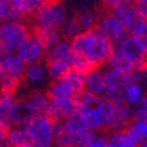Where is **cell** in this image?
<instances>
[{"mask_svg":"<svg viewBox=\"0 0 147 147\" xmlns=\"http://www.w3.org/2000/svg\"><path fill=\"white\" fill-rule=\"evenodd\" d=\"M70 43L74 54L86 57L96 66L108 63L114 51L113 42L97 30L78 34Z\"/></svg>","mask_w":147,"mask_h":147,"instance_id":"1","label":"cell"},{"mask_svg":"<svg viewBox=\"0 0 147 147\" xmlns=\"http://www.w3.org/2000/svg\"><path fill=\"white\" fill-rule=\"evenodd\" d=\"M25 68L26 64L16 54H4L0 58V93L15 95Z\"/></svg>","mask_w":147,"mask_h":147,"instance_id":"2","label":"cell"},{"mask_svg":"<svg viewBox=\"0 0 147 147\" xmlns=\"http://www.w3.org/2000/svg\"><path fill=\"white\" fill-rule=\"evenodd\" d=\"M133 122V110L125 101H109L104 98L102 129L109 131L125 130Z\"/></svg>","mask_w":147,"mask_h":147,"instance_id":"3","label":"cell"},{"mask_svg":"<svg viewBox=\"0 0 147 147\" xmlns=\"http://www.w3.org/2000/svg\"><path fill=\"white\" fill-rule=\"evenodd\" d=\"M55 121L47 116H37L25 126L30 143L40 147H51L54 144Z\"/></svg>","mask_w":147,"mask_h":147,"instance_id":"4","label":"cell"},{"mask_svg":"<svg viewBox=\"0 0 147 147\" xmlns=\"http://www.w3.org/2000/svg\"><path fill=\"white\" fill-rule=\"evenodd\" d=\"M30 32L20 21L0 24V42L5 54H16L18 47L28 40Z\"/></svg>","mask_w":147,"mask_h":147,"instance_id":"5","label":"cell"},{"mask_svg":"<svg viewBox=\"0 0 147 147\" xmlns=\"http://www.w3.org/2000/svg\"><path fill=\"white\" fill-rule=\"evenodd\" d=\"M66 18H67L66 11L54 1L43 5L34 15L36 26L47 28V29H58V30L62 28L63 22L66 21Z\"/></svg>","mask_w":147,"mask_h":147,"instance_id":"6","label":"cell"},{"mask_svg":"<svg viewBox=\"0 0 147 147\" xmlns=\"http://www.w3.org/2000/svg\"><path fill=\"white\" fill-rule=\"evenodd\" d=\"M104 74L107 83V92L104 98L109 101H123V93L126 87L131 83V76L110 68Z\"/></svg>","mask_w":147,"mask_h":147,"instance_id":"7","label":"cell"},{"mask_svg":"<svg viewBox=\"0 0 147 147\" xmlns=\"http://www.w3.org/2000/svg\"><path fill=\"white\" fill-rule=\"evenodd\" d=\"M114 49H118L134 63L135 71H147V50L130 34Z\"/></svg>","mask_w":147,"mask_h":147,"instance_id":"8","label":"cell"},{"mask_svg":"<svg viewBox=\"0 0 147 147\" xmlns=\"http://www.w3.org/2000/svg\"><path fill=\"white\" fill-rule=\"evenodd\" d=\"M96 30L100 32L101 34H104L105 37H108L113 42L114 47H117L129 36V32L126 30L125 28H123V25L112 13L102 16L98 20Z\"/></svg>","mask_w":147,"mask_h":147,"instance_id":"9","label":"cell"},{"mask_svg":"<svg viewBox=\"0 0 147 147\" xmlns=\"http://www.w3.org/2000/svg\"><path fill=\"white\" fill-rule=\"evenodd\" d=\"M16 55H17L18 58L21 59L26 66H29V64L40 63V62L42 61V58H45L46 50L30 34V36L28 37V40L18 47V50L16 51Z\"/></svg>","mask_w":147,"mask_h":147,"instance_id":"10","label":"cell"},{"mask_svg":"<svg viewBox=\"0 0 147 147\" xmlns=\"http://www.w3.org/2000/svg\"><path fill=\"white\" fill-rule=\"evenodd\" d=\"M78 112L76 98L70 100H50L49 110L46 116L50 117L54 121H64L70 116L75 114Z\"/></svg>","mask_w":147,"mask_h":147,"instance_id":"11","label":"cell"},{"mask_svg":"<svg viewBox=\"0 0 147 147\" xmlns=\"http://www.w3.org/2000/svg\"><path fill=\"white\" fill-rule=\"evenodd\" d=\"M34 117L36 114L33 113L26 97L15 101L12 109V125H15L16 127H21V126L25 127Z\"/></svg>","mask_w":147,"mask_h":147,"instance_id":"12","label":"cell"},{"mask_svg":"<svg viewBox=\"0 0 147 147\" xmlns=\"http://www.w3.org/2000/svg\"><path fill=\"white\" fill-rule=\"evenodd\" d=\"M84 91L97 97L104 98L107 92V83H105V74L100 70L92 71L84 78Z\"/></svg>","mask_w":147,"mask_h":147,"instance_id":"13","label":"cell"},{"mask_svg":"<svg viewBox=\"0 0 147 147\" xmlns=\"http://www.w3.org/2000/svg\"><path fill=\"white\" fill-rule=\"evenodd\" d=\"M74 51L71 47V43L67 41H61L54 47L46 51L45 59L47 63H55V62H71L72 63Z\"/></svg>","mask_w":147,"mask_h":147,"instance_id":"14","label":"cell"},{"mask_svg":"<svg viewBox=\"0 0 147 147\" xmlns=\"http://www.w3.org/2000/svg\"><path fill=\"white\" fill-rule=\"evenodd\" d=\"M32 36L45 47L46 51L54 47L58 42H61V32L58 29H47V28L36 26L32 30Z\"/></svg>","mask_w":147,"mask_h":147,"instance_id":"15","label":"cell"},{"mask_svg":"<svg viewBox=\"0 0 147 147\" xmlns=\"http://www.w3.org/2000/svg\"><path fill=\"white\" fill-rule=\"evenodd\" d=\"M47 96L50 100H70V98H76L78 93L62 78L51 83V86L47 89Z\"/></svg>","mask_w":147,"mask_h":147,"instance_id":"16","label":"cell"},{"mask_svg":"<svg viewBox=\"0 0 147 147\" xmlns=\"http://www.w3.org/2000/svg\"><path fill=\"white\" fill-rule=\"evenodd\" d=\"M24 78L28 82V84H30V86H42L43 83L46 82V79L49 78L47 68L42 63L29 64L25 68Z\"/></svg>","mask_w":147,"mask_h":147,"instance_id":"17","label":"cell"},{"mask_svg":"<svg viewBox=\"0 0 147 147\" xmlns=\"http://www.w3.org/2000/svg\"><path fill=\"white\" fill-rule=\"evenodd\" d=\"M15 95L0 93V125L12 129V109L15 104Z\"/></svg>","mask_w":147,"mask_h":147,"instance_id":"18","label":"cell"},{"mask_svg":"<svg viewBox=\"0 0 147 147\" xmlns=\"http://www.w3.org/2000/svg\"><path fill=\"white\" fill-rule=\"evenodd\" d=\"M108 63H109L110 70H116L118 72L126 74V75H130L131 72L135 71L134 63L129 58H126L118 49H114L113 54H112L110 59L108 61Z\"/></svg>","mask_w":147,"mask_h":147,"instance_id":"19","label":"cell"},{"mask_svg":"<svg viewBox=\"0 0 147 147\" xmlns=\"http://www.w3.org/2000/svg\"><path fill=\"white\" fill-rule=\"evenodd\" d=\"M28 102L30 105L33 113L37 116H46L47 110H49L50 105V98L47 96V93H42V92H36L32 93L26 97Z\"/></svg>","mask_w":147,"mask_h":147,"instance_id":"20","label":"cell"},{"mask_svg":"<svg viewBox=\"0 0 147 147\" xmlns=\"http://www.w3.org/2000/svg\"><path fill=\"white\" fill-rule=\"evenodd\" d=\"M62 127H63L64 131H67L68 134L74 135L75 138H78L82 133L88 130V127H87L86 122L82 118L79 112H76L75 114H72V116H70L64 121H62Z\"/></svg>","mask_w":147,"mask_h":147,"instance_id":"21","label":"cell"},{"mask_svg":"<svg viewBox=\"0 0 147 147\" xmlns=\"http://www.w3.org/2000/svg\"><path fill=\"white\" fill-rule=\"evenodd\" d=\"M112 15L118 20L121 24L123 25L127 32H130L133 29V26L135 25V22L139 20L135 13V9L134 5H130V7H123V8H119L116 9V11H112Z\"/></svg>","mask_w":147,"mask_h":147,"instance_id":"22","label":"cell"},{"mask_svg":"<svg viewBox=\"0 0 147 147\" xmlns=\"http://www.w3.org/2000/svg\"><path fill=\"white\" fill-rule=\"evenodd\" d=\"M12 1L21 16L36 15L43 5L49 3V0H12Z\"/></svg>","mask_w":147,"mask_h":147,"instance_id":"23","label":"cell"},{"mask_svg":"<svg viewBox=\"0 0 147 147\" xmlns=\"http://www.w3.org/2000/svg\"><path fill=\"white\" fill-rule=\"evenodd\" d=\"M30 143L29 135L25 127H13L7 135V146L8 147H22Z\"/></svg>","mask_w":147,"mask_h":147,"instance_id":"24","label":"cell"},{"mask_svg":"<svg viewBox=\"0 0 147 147\" xmlns=\"http://www.w3.org/2000/svg\"><path fill=\"white\" fill-rule=\"evenodd\" d=\"M22 17L12 0H0V24L17 21Z\"/></svg>","mask_w":147,"mask_h":147,"instance_id":"25","label":"cell"},{"mask_svg":"<svg viewBox=\"0 0 147 147\" xmlns=\"http://www.w3.org/2000/svg\"><path fill=\"white\" fill-rule=\"evenodd\" d=\"M144 97V92L143 88L141 87V84L138 83H130L125 89L123 93V101L129 107H135L143 100Z\"/></svg>","mask_w":147,"mask_h":147,"instance_id":"26","label":"cell"},{"mask_svg":"<svg viewBox=\"0 0 147 147\" xmlns=\"http://www.w3.org/2000/svg\"><path fill=\"white\" fill-rule=\"evenodd\" d=\"M95 70H97V66H96L93 62H91L88 58H86V57L74 54L72 71L80 74V75H83V76H87L88 74H91L92 71H95Z\"/></svg>","mask_w":147,"mask_h":147,"instance_id":"27","label":"cell"},{"mask_svg":"<svg viewBox=\"0 0 147 147\" xmlns=\"http://www.w3.org/2000/svg\"><path fill=\"white\" fill-rule=\"evenodd\" d=\"M98 20H100V18H98L97 13L93 12V11H86V12L80 13V15L78 16V21H79L82 33L96 30Z\"/></svg>","mask_w":147,"mask_h":147,"instance_id":"28","label":"cell"},{"mask_svg":"<svg viewBox=\"0 0 147 147\" xmlns=\"http://www.w3.org/2000/svg\"><path fill=\"white\" fill-rule=\"evenodd\" d=\"M129 34H130L133 38H135V40L147 50V21H144V20H138V21L135 22V25L133 26V29L129 32Z\"/></svg>","mask_w":147,"mask_h":147,"instance_id":"29","label":"cell"},{"mask_svg":"<svg viewBox=\"0 0 147 147\" xmlns=\"http://www.w3.org/2000/svg\"><path fill=\"white\" fill-rule=\"evenodd\" d=\"M82 33V29H80L79 21H78V17H67L66 21L63 22L61 28V34H63L64 37L67 38H75L78 34Z\"/></svg>","mask_w":147,"mask_h":147,"instance_id":"30","label":"cell"},{"mask_svg":"<svg viewBox=\"0 0 147 147\" xmlns=\"http://www.w3.org/2000/svg\"><path fill=\"white\" fill-rule=\"evenodd\" d=\"M84 78L86 76H83V75H80V74L71 70L70 72H67L64 75L63 79L66 80V82L70 84L71 88L79 95V93H82V92L84 91Z\"/></svg>","mask_w":147,"mask_h":147,"instance_id":"31","label":"cell"},{"mask_svg":"<svg viewBox=\"0 0 147 147\" xmlns=\"http://www.w3.org/2000/svg\"><path fill=\"white\" fill-rule=\"evenodd\" d=\"M133 121H147V96L138 105L133 107Z\"/></svg>","mask_w":147,"mask_h":147,"instance_id":"32","label":"cell"},{"mask_svg":"<svg viewBox=\"0 0 147 147\" xmlns=\"http://www.w3.org/2000/svg\"><path fill=\"white\" fill-rule=\"evenodd\" d=\"M96 138H97L96 133L93 131V130H89L88 129V130L82 133V134L76 138V144H75V146L76 147H89L93 143V141H95Z\"/></svg>","mask_w":147,"mask_h":147,"instance_id":"33","label":"cell"},{"mask_svg":"<svg viewBox=\"0 0 147 147\" xmlns=\"http://www.w3.org/2000/svg\"><path fill=\"white\" fill-rule=\"evenodd\" d=\"M105 5L110 9V11H116V9L123 8V7H130L134 5L135 0H104Z\"/></svg>","mask_w":147,"mask_h":147,"instance_id":"34","label":"cell"},{"mask_svg":"<svg viewBox=\"0 0 147 147\" xmlns=\"http://www.w3.org/2000/svg\"><path fill=\"white\" fill-rule=\"evenodd\" d=\"M134 9L139 20L147 21V0H135Z\"/></svg>","mask_w":147,"mask_h":147,"instance_id":"35","label":"cell"},{"mask_svg":"<svg viewBox=\"0 0 147 147\" xmlns=\"http://www.w3.org/2000/svg\"><path fill=\"white\" fill-rule=\"evenodd\" d=\"M9 130L11 129L0 125V147H8L7 146V135H8Z\"/></svg>","mask_w":147,"mask_h":147,"instance_id":"36","label":"cell"},{"mask_svg":"<svg viewBox=\"0 0 147 147\" xmlns=\"http://www.w3.org/2000/svg\"><path fill=\"white\" fill-rule=\"evenodd\" d=\"M107 139H105V138H102V137H97L95 139V141H93V143L91 144V146L89 147H104L105 144H107Z\"/></svg>","mask_w":147,"mask_h":147,"instance_id":"37","label":"cell"},{"mask_svg":"<svg viewBox=\"0 0 147 147\" xmlns=\"http://www.w3.org/2000/svg\"><path fill=\"white\" fill-rule=\"evenodd\" d=\"M4 54H5V53H4V50H3V46H1V42H0V58H1V57H3Z\"/></svg>","mask_w":147,"mask_h":147,"instance_id":"38","label":"cell"},{"mask_svg":"<svg viewBox=\"0 0 147 147\" xmlns=\"http://www.w3.org/2000/svg\"><path fill=\"white\" fill-rule=\"evenodd\" d=\"M22 147H40V146H36V144H33V143H29V144H25V146H22Z\"/></svg>","mask_w":147,"mask_h":147,"instance_id":"39","label":"cell"},{"mask_svg":"<svg viewBox=\"0 0 147 147\" xmlns=\"http://www.w3.org/2000/svg\"><path fill=\"white\" fill-rule=\"evenodd\" d=\"M139 147H147V139H146V141H144L143 143H142V144H141V146H139Z\"/></svg>","mask_w":147,"mask_h":147,"instance_id":"40","label":"cell"},{"mask_svg":"<svg viewBox=\"0 0 147 147\" xmlns=\"http://www.w3.org/2000/svg\"><path fill=\"white\" fill-rule=\"evenodd\" d=\"M49 3H51V0H49Z\"/></svg>","mask_w":147,"mask_h":147,"instance_id":"41","label":"cell"},{"mask_svg":"<svg viewBox=\"0 0 147 147\" xmlns=\"http://www.w3.org/2000/svg\"><path fill=\"white\" fill-rule=\"evenodd\" d=\"M72 147H76V146H72Z\"/></svg>","mask_w":147,"mask_h":147,"instance_id":"42","label":"cell"}]
</instances>
